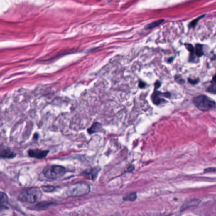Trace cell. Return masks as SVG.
<instances>
[{
    "label": "cell",
    "instance_id": "1",
    "mask_svg": "<svg viewBox=\"0 0 216 216\" xmlns=\"http://www.w3.org/2000/svg\"><path fill=\"white\" fill-rule=\"evenodd\" d=\"M42 197V192L41 190L37 187H32L23 190L20 193L18 198L23 202L34 203Z\"/></svg>",
    "mask_w": 216,
    "mask_h": 216
},
{
    "label": "cell",
    "instance_id": "2",
    "mask_svg": "<svg viewBox=\"0 0 216 216\" xmlns=\"http://www.w3.org/2000/svg\"><path fill=\"white\" fill-rule=\"evenodd\" d=\"M193 103L199 110L202 111H209L216 107V103L205 95L194 98Z\"/></svg>",
    "mask_w": 216,
    "mask_h": 216
},
{
    "label": "cell",
    "instance_id": "3",
    "mask_svg": "<svg viewBox=\"0 0 216 216\" xmlns=\"http://www.w3.org/2000/svg\"><path fill=\"white\" fill-rule=\"evenodd\" d=\"M90 192V186L85 182H78L69 187L67 190L68 197H80L88 194Z\"/></svg>",
    "mask_w": 216,
    "mask_h": 216
},
{
    "label": "cell",
    "instance_id": "4",
    "mask_svg": "<svg viewBox=\"0 0 216 216\" xmlns=\"http://www.w3.org/2000/svg\"><path fill=\"white\" fill-rule=\"evenodd\" d=\"M43 173L48 179L56 180L64 175L66 173V169L60 165H50L44 169Z\"/></svg>",
    "mask_w": 216,
    "mask_h": 216
},
{
    "label": "cell",
    "instance_id": "5",
    "mask_svg": "<svg viewBox=\"0 0 216 216\" xmlns=\"http://www.w3.org/2000/svg\"><path fill=\"white\" fill-rule=\"evenodd\" d=\"M49 151L48 150H41V149H30L28 152V154L31 157L36 158V159H42L45 158L48 154Z\"/></svg>",
    "mask_w": 216,
    "mask_h": 216
},
{
    "label": "cell",
    "instance_id": "6",
    "mask_svg": "<svg viewBox=\"0 0 216 216\" xmlns=\"http://www.w3.org/2000/svg\"><path fill=\"white\" fill-rule=\"evenodd\" d=\"M100 172V168L99 167H95V168H93L91 169H89V170H86V171H85L83 174L85 177H86L88 179L92 180H95L96 179V177L98 175V174Z\"/></svg>",
    "mask_w": 216,
    "mask_h": 216
},
{
    "label": "cell",
    "instance_id": "7",
    "mask_svg": "<svg viewBox=\"0 0 216 216\" xmlns=\"http://www.w3.org/2000/svg\"><path fill=\"white\" fill-rule=\"evenodd\" d=\"M15 157V154L10 149L0 147V158L3 159H12Z\"/></svg>",
    "mask_w": 216,
    "mask_h": 216
},
{
    "label": "cell",
    "instance_id": "8",
    "mask_svg": "<svg viewBox=\"0 0 216 216\" xmlns=\"http://www.w3.org/2000/svg\"><path fill=\"white\" fill-rule=\"evenodd\" d=\"M8 198L7 195L3 192H0V212L7 209Z\"/></svg>",
    "mask_w": 216,
    "mask_h": 216
},
{
    "label": "cell",
    "instance_id": "9",
    "mask_svg": "<svg viewBox=\"0 0 216 216\" xmlns=\"http://www.w3.org/2000/svg\"><path fill=\"white\" fill-rule=\"evenodd\" d=\"M199 203H200V200H190L189 202H186L185 205H183V209H186L189 208V207L197 205Z\"/></svg>",
    "mask_w": 216,
    "mask_h": 216
},
{
    "label": "cell",
    "instance_id": "10",
    "mask_svg": "<svg viewBox=\"0 0 216 216\" xmlns=\"http://www.w3.org/2000/svg\"><path fill=\"white\" fill-rule=\"evenodd\" d=\"M164 21V20H157V21H155V22L149 24L146 26V29H153L157 26H159V25H161Z\"/></svg>",
    "mask_w": 216,
    "mask_h": 216
},
{
    "label": "cell",
    "instance_id": "11",
    "mask_svg": "<svg viewBox=\"0 0 216 216\" xmlns=\"http://www.w3.org/2000/svg\"><path fill=\"white\" fill-rule=\"evenodd\" d=\"M101 127V126L100 124L99 123H94L93 125L90 128H89L88 129V132H89L90 134L92 133H94V132L98 131L99 129H100Z\"/></svg>",
    "mask_w": 216,
    "mask_h": 216
},
{
    "label": "cell",
    "instance_id": "12",
    "mask_svg": "<svg viewBox=\"0 0 216 216\" xmlns=\"http://www.w3.org/2000/svg\"><path fill=\"white\" fill-rule=\"evenodd\" d=\"M160 93H161L160 92H155V93H153V95H152L153 102L156 105L159 104V103H161L162 99H163L159 97Z\"/></svg>",
    "mask_w": 216,
    "mask_h": 216
},
{
    "label": "cell",
    "instance_id": "13",
    "mask_svg": "<svg viewBox=\"0 0 216 216\" xmlns=\"http://www.w3.org/2000/svg\"><path fill=\"white\" fill-rule=\"evenodd\" d=\"M137 198L136 193H131L126 195L125 197H123V200L126 201H130V202H134L135 201Z\"/></svg>",
    "mask_w": 216,
    "mask_h": 216
},
{
    "label": "cell",
    "instance_id": "14",
    "mask_svg": "<svg viewBox=\"0 0 216 216\" xmlns=\"http://www.w3.org/2000/svg\"><path fill=\"white\" fill-rule=\"evenodd\" d=\"M53 204V203H49V202H43V203H40L39 204L36 205V207L37 209H44L48 208V207L50 206L51 205Z\"/></svg>",
    "mask_w": 216,
    "mask_h": 216
},
{
    "label": "cell",
    "instance_id": "15",
    "mask_svg": "<svg viewBox=\"0 0 216 216\" xmlns=\"http://www.w3.org/2000/svg\"><path fill=\"white\" fill-rule=\"evenodd\" d=\"M195 53L198 57H201L203 55V46L201 44H197L196 48H195Z\"/></svg>",
    "mask_w": 216,
    "mask_h": 216
},
{
    "label": "cell",
    "instance_id": "16",
    "mask_svg": "<svg viewBox=\"0 0 216 216\" xmlns=\"http://www.w3.org/2000/svg\"><path fill=\"white\" fill-rule=\"evenodd\" d=\"M186 48H187L188 49V51H190V53H191V55H190V57L192 58V60H193V57H194V53H195V49L193 47L192 45L191 44H186Z\"/></svg>",
    "mask_w": 216,
    "mask_h": 216
},
{
    "label": "cell",
    "instance_id": "17",
    "mask_svg": "<svg viewBox=\"0 0 216 216\" xmlns=\"http://www.w3.org/2000/svg\"><path fill=\"white\" fill-rule=\"evenodd\" d=\"M207 91L210 93L216 94V82L214 84L210 85L208 88H207Z\"/></svg>",
    "mask_w": 216,
    "mask_h": 216
},
{
    "label": "cell",
    "instance_id": "18",
    "mask_svg": "<svg viewBox=\"0 0 216 216\" xmlns=\"http://www.w3.org/2000/svg\"><path fill=\"white\" fill-rule=\"evenodd\" d=\"M43 190L45 192H51L55 190V187L53 186H43Z\"/></svg>",
    "mask_w": 216,
    "mask_h": 216
},
{
    "label": "cell",
    "instance_id": "19",
    "mask_svg": "<svg viewBox=\"0 0 216 216\" xmlns=\"http://www.w3.org/2000/svg\"><path fill=\"white\" fill-rule=\"evenodd\" d=\"M203 17V16H200V17H198V19H197L196 20H193V21L192 22H191L190 24H189V27L190 28H191V27H192V28H193V27H195V26H196V25H197V22H198V20H199V19H200L201 18H202Z\"/></svg>",
    "mask_w": 216,
    "mask_h": 216
},
{
    "label": "cell",
    "instance_id": "20",
    "mask_svg": "<svg viewBox=\"0 0 216 216\" xmlns=\"http://www.w3.org/2000/svg\"><path fill=\"white\" fill-rule=\"evenodd\" d=\"M139 86H140V88H144V87L145 86V83L144 82H142V81H141L140 82V84H139Z\"/></svg>",
    "mask_w": 216,
    "mask_h": 216
},
{
    "label": "cell",
    "instance_id": "21",
    "mask_svg": "<svg viewBox=\"0 0 216 216\" xmlns=\"http://www.w3.org/2000/svg\"><path fill=\"white\" fill-rule=\"evenodd\" d=\"M189 81L190 83H192V84H196V83L197 82V80H191V79H189Z\"/></svg>",
    "mask_w": 216,
    "mask_h": 216
},
{
    "label": "cell",
    "instance_id": "22",
    "mask_svg": "<svg viewBox=\"0 0 216 216\" xmlns=\"http://www.w3.org/2000/svg\"><path fill=\"white\" fill-rule=\"evenodd\" d=\"M213 82H216V74L215 75V76H214V77H213Z\"/></svg>",
    "mask_w": 216,
    "mask_h": 216
}]
</instances>
